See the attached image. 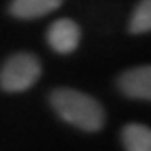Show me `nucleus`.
<instances>
[{
  "label": "nucleus",
  "mask_w": 151,
  "mask_h": 151,
  "mask_svg": "<svg viewBox=\"0 0 151 151\" xmlns=\"http://www.w3.org/2000/svg\"><path fill=\"white\" fill-rule=\"evenodd\" d=\"M49 104L63 122L73 128L94 134L106 124V110L94 96L71 86H57L49 92Z\"/></svg>",
  "instance_id": "1"
},
{
  "label": "nucleus",
  "mask_w": 151,
  "mask_h": 151,
  "mask_svg": "<svg viewBox=\"0 0 151 151\" xmlns=\"http://www.w3.org/2000/svg\"><path fill=\"white\" fill-rule=\"evenodd\" d=\"M41 61L29 51L12 53L0 67V90L4 92H26L41 77Z\"/></svg>",
  "instance_id": "2"
},
{
  "label": "nucleus",
  "mask_w": 151,
  "mask_h": 151,
  "mask_svg": "<svg viewBox=\"0 0 151 151\" xmlns=\"http://www.w3.org/2000/svg\"><path fill=\"white\" fill-rule=\"evenodd\" d=\"M81 26L71 18H59L47 28V45L59 55H71L81 45Z\"/></svg>",
  "instance_id": "3"
},
{
  "label": "nucleus",
  "mask_w": 151,
  "mask_h": 151,
  "mask_svg": "<svg viewBox=\"0 0 151 151\" xmlns=\"http://www.w3.org/2000/svg\"><path fill=\"white\" fill-rule=\"evenodd\" d=\"M116 86L126 98L132 100H151V67L137 65L118 75Z\"/></svg>",
  "instance_id": "4"
},
{
  "label": "nucleus",
  "mask_w": 151,
  "mask_h": 151,
  "mask_svg": "<svg viewBox=\"0 0 151 151\" xmlns=\"http://www.w3.org/2000/svg\"><path fill=\"white\" fill-rule=\"evenodd\" d=\"M63 0H10L8 12L18 20H35L61 8Z\"/></svg>",
  "instance_id": "5"
},
{
  "label": "nucleus",
  "mask_w": 151,
  "mask_h": 151,
  "mask_svg": "<svg viewBox=\"0 0 151 151\" xmlns=\"http://www.w3.org/2000/svg\"><path fill=\"white\" fill-rule=\"evenodd\" d=\"M120 139L124 151H151V129L143 124H126Z\"/></svg>",
  "instance_id": "6"
},
{
  "label": "nucleus",
  "mask_w": 151,
  "mask_h": 151,
  "mask_svg": "<svg viewBox=\"0 0 151 151\" xmlns=\"http://www.w3.org/2000/svg\"><path fill=\"white\" fill-rule=\"evenodd\" d=\"M128 29L134 35L147 34L151 29V0H139L137 2V6L134 8L132 16H129Z\"/></svg>",
  "instance_id": "7"
}]
</instances>
